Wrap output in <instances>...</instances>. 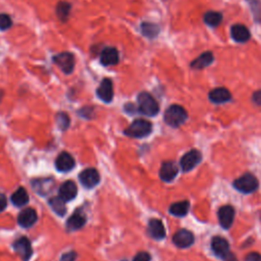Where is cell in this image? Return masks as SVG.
Segmentation results:
<instances>
[{
    "label": "cell",
    "instance_id": "1",
    "mask_svg": "<svg viewBox=\"0 0 261 261\" xmlns=\"http://www.w3.org/2000/svg\"><path fill=\"white\" fill-rule=\"evenodd\" d=\"M138 109L141 113H143L147 116H154L159 111L157 101L153 98L151 94L147 92H142L139 94Z\"/></svg>",
    "mask_w": 261,
    "mask_h": 261
},
{
    "label": "cell",
    "instance_id": "2",
    "mask_svg": "<svg viewBox=\"0 0 261 261\" xmlns=\"http://www.w3.org/2000/svg\"><path fill=\"white\" fill-rule=\"evenodd\" d=\"M188 118V113L186 109L180 105H172L165 110L164 121L169 126L177 128L183 125Z\"/></svg>",
    "mask_w": 261,
    "mask_h": 261
},
{
    "label": "cell",
    "instance_id": "3",
    "mask_svg": "<svg viewBox=\"0 0 261 261\" xmlns=\"http://www.w3.org/2000/svg\"><path fill=\"white\" fill-rule=\"evenodd\" d=\"M152 130V125L150 122L146 120H136L132 123L126 130L125 133L127 136L132 138H143L148 136Z\"/></svg>",
    "mask_w": 261,
    "mask_h": 261
},
{
    "label": "cell",
    "instance_id": "4",
    "mask_svg": "<svg viewBox=\"0 0 261 261\" xmlns=\"http://www.w3.org/2000/svg\"><path fill=\"white\" fill-rule=\"evenodd\" d=\"M258 186V180L251 174H246L234 182V187L245 194L255 192Z\"/></svg>",
    "mask_w": 261,
    "mask_h": 261
},
{
    "label": "cell",
    "instance_id": "5",
    "mask_svg": "<svg viewBox=\"0 0 261 261\" xmlns=\"http://www.w3.org/2000/svg\"><path fill=\"white\" fill-rule=\"evenodd\" d=\"M54 64L61 68L65 74H72L75 67V57L69 52H63L53 56Z\"/></svg>",
    "mask_w": 261,
    "mask_h": 261
},
{
    "label": "cell",
    "instance_id": "6",
    "mask_svg": "<svg viewBox=\"0 0 261 261\" xmlns=\"http://www.w3.org/2000/svg\"><path fill=\"white\" fill-rule=\"evenodd\" d=\"M14 248H15V251L19 254V256L22 260H25V261L30 260L33 254V250H32L31 242L28 238H26V237H22V238L18 239L14 243Z\"/></svg>",
    "mask_w": 261,
    "mask_h": 261
},
{
    "label": "cell",
    "instance_id": "7",
    "mask_svg": "<svg viewBox=\"0 0 261 261\" xmlns=\"http://www.w3.org/2000/svg\"><path fill=\"white\" fill-rule=\"evenodd\" d=\"M202 159V155L198 150H191L186 153L181 159V168L184 172L192 171Z\"/></svg>",
    "mask_w": 261,
    "mask_h": 261
},
{
    "label": "cell",
    "instance_id": "8",
    "mask_svg": "<svg viewBox=\"0 0 261 261\" xmlns=\"http://www.w3.org/2000/svg\"><path fill=\"white\" fill-rule=\"evenodd\" d=\"M80 181L86 188H93L100 182L99 173L95 169H87L80 174Z\"/></svg>",
    "mask_w": 261,
    "mask_h": 261
},
{
    "label": "cell",
    "instance_id": "9",
    "mask_svg": "<svg viewBox=\"0 0 261 261\" xmlns=\"http://www.w3.org/2000/svg\"><path fill=\"white\" fill-rule=\"evenodd\" d=\"M194 235L188 230H180L174 235L173 241L174 245L179 248H188L194 243Z\"/></svg>",
    "mask_w": 261,
    "mask_h": 261
},
{
    "label": "cell",
    "instance_id": "10",
    "mask_svg": "<svg viewBox=\"0 0 261 261\" xmlns=\"http://www.w3.org/2000/svg\"><path fill=\"white\" fill-rule=\"evenodd\" d=\"M211 249L217 256L224 258L230 253V244L222 237H215L211 240Z\"/></svg>",
    "mask_w": 261,
    "mask_h": 261
},
{
    "label": "cell",
    "instance_id": "11",
    "mask_svg": "<svg viewBox=\"0 0 261 261\" xmlns=\"http://www.w3.org/2000/svg\"><path fill=\"white\" fill-rule=\"evenodd\" d=\"M97 96L105 103H109L113 99V86L110 79H104L97 89Z\"/></svg>",
    "mask_w": 261,
    "mask_h": 261
},
{
    "label": "cell",
    "instance_id": "12",
    "mask_svg": "<svg viewBox=\"0 0 261 261\" xmlns=\"http://www.w3.org/2000/svg\"><path fill=\"white\" fill-rule=\"evenodd\" d=\"M75 159L70 154L66 152H63L62 154H59L55 160V167L59 172L66 173L72 171L75 168Z\"/></svg>",
    "mask_w": 261,
    "mask_h": 261
},
{
    "label": "cell",
    "instance_id": "13",
    "mask_svg": "<svg viewBox=\"0 0 261 261\" xmlns=\"http://www.w3.org/2000/svg\"><path fill=\"white\" fill-rule=\"evenodd\" d=\"M234 218H235V209L232 206L225 205L219 208L218 219L220 225L223 229H230L231 225L233 224Z\"/></svg>",
    "mask_w": 261,
    "mask_h": 261
},
{
    "label": "cell",
    "instance_id": "14",
    "mask_svg": "<svg viewBox=\"0 0 261 261\" xmlns=\"http://www.w3.org/2000/svg\"><path fill=\"white\" fill-rule=\"evenodd\" d=\"M37 212L33 208H26L19 215L18 222L22 228H30L37 221Z\"/></svg>",
    "mask_w": 261,
    "mask_h": 261
},
{
    "label": "cell",
    "instance_id": "15",
    "mask_svg": "<svg viewBox=\"0 0 261 261\" xmlns=\"http://www.w3.org/2000/svg\"><path fill=\"white\" fill-rule=\"evenodd\" d=\"M177 172H179V169H177L174 162L167 161V162L162 163L160 172H159V175L162 181L169 183V182H172L176 176Z\"/></svg>",
    "mask_w": 261,
    "mask_h": 261
},
{
    "label": "cell",
    "instance_id": "16",
    "mask_svg": "<svg viewBox=\"0 0 261 261\" xmlns=\"http://www.w3.org/2000/svg\"><path fill=\"white\" fill-rule=\"evenodd\" d=\"M77 194H78V189H77L76 184L73 181L65 182L61 186V188H59L58 196L62 197L65 202L66 201H72L73 199H75Z\"/></svg>",
    "mask_w": 261,
    "mask_h": 261
},
{
    "label": "cell",
    "instance_id": "17",
    "mask_svg": "<svg viewBox=\"0 0 261 261\" xmlns=\"http://www.w3.org/2000/svg\"><path fill=\"white\" fill-rule=\"evenodd\" d=\"M148 231L152 238L156 240H161L165 237L164 225L159 219L152 218L148 224Z\"/></svg>",
    "mask_w": 261,
    "mask_h": 261
},
{
    "label": "cell",
    "instance_id": "18",
    "mask_svg": "<svg viewBox=\"0 0 261 261\" xmlns=\"http://www.w3.org/2000/svg\"><path fill=\"white\" fill-rule=\"evenodd\" d=\"M120 58H118V52L113 47H108L105 48L100 55V62L103 65H115Z\"/></svg>",
    "mask_w": 261,
    "mask_h": 261
},
{
    "label": "cell",
    "instance_id": "19",
    "mask_svg": "<svg viewBox=\"0 0 261 261\" xmlns=\"http://www.w3.org/2000/svg\"><path fill=\"white\" fill-rule=\"evenodd\" d=\"M231 35L237 42H246L250 39V32L243 25H235L231 29Z\"/></svg>",
    "mask_w": 261,
    "mask_h": 261
},
{
    "label": "cell",
    "instance_id": "20",
    "mask_svg": "<svg viewBox=\"0 0 261 261\" xmlns=\"http://www.w3.org/2000/svg\"><path fill=\"white\" fill-rule=\"evenodd\" d=\"M231 93L225 88L213 89L209 93V99L215 103H224L231 99Z\"/></svg>",
    "mask_w": 261,
    "mask_h": 261
},
{
    "label": "cell",
    "instance_id": "21",
    "mask_svg": "<svg viewBox=\"0 0 261 261\" xmlns=\"http://www.w3.org/2000/svg\"><path fill=\"white\" fill-rule=\"evenodd\" d=\"M86 222V218L81 212H75L74 215L70 217L66 222V227L69 231H77L81 228L84 227Z\"/></svg>",
    "mask_w": 261,
    "mask_h": 261
},
{
    "label": "cell",
    "instance_id": "22",
    "mask_svg": "<svg viewBox=\"0 0 261 261\" xmlns=\"http://www.w3.org/2000/svg\"><path fill=\"white\" fill-rule=\"evenodd\" d=\"M11 202L14 203V205L18 207H22L23 205H26L29 202V195L26 191L25 188H19L17 191L11 196Z\"/></svg>",
    "mask_w": 261,
    "mask_h": 261
},
{
    "label": "cell",
    "instance_id": "23",
    "mask_svg": "<svg viewBox=\"0 0 261 261\" xmlns=\"http://www.w3.org/2000/svg\"><path fill=\"white\" fill-rule=\"evenodd\" d=\"M49 205L51 206L52 210L58 215L59 217H64L66 212L65 201L62 197H53L49 200Z\"/></svg>",
    "mask_w": 261,
    "mask_h": 261
},
{
    "label": "cell",
    "instance_id": "24",
    "mask_svg": "<svg viewBox=\"0 0 261 261\" xmlns=\"http://www.w3.org/2000/svg\"><path fill=\"white\" fill-rule=\"evenodd\" d=\"M54 186L52 179H43V180H37L35 181L33 184L34 189L36 190V191L39 194L45 195L47 193H49L50 190L52 189V187Z\"/></svg>",
    "mask_w": 261,
    "mask_h": 261
},
{
    "label": "cell",
    "instance_id": "25",
    "mask_svg": "<svg viewBox=\"0 0 261 261\" xmlns=\"http://www.w3.org/2000/svg\"><path fill=\"white\" fill-rule=\"evenodd\" d=\"M189 207H190V203L188 202V201H181V202L174 203L170 207V212L174 217L182 218L187 215L189 211Z\"/></svg>",
    "mask_w": 261,
    "mask_h": 261
},
{
    "label": "cell",
    "instance_id": "26",
    "mask_svg": "<svg viewBox=\"0 0 261 261\" xmlns=\"http://www.w3.org/2000/svg\"><path fill=\"white\" fill-rule=\"evenodd\" d=\"M213 62V54L211 52H204L192 63V67L200 69L211 65Z\"/></svg>",
    "mask_w": 261,
    "mask_h": 261
},
{
    "label": "cell",
    "instance_id": "27",
    "mask_svg": "<svg viewBox=\"0 0 261 261\" xmlns=\"http://www.w3.org/2000/svg\"><path fill=\"white\" fill-rule=\"evenodd\" d=\"M142 34L148 38H154L159 34V27L155 23L151 22H143L141 26Z\"/></svg>",
    "mask_w": 261,
    "mask_h": 261
},
{
    "label": "cell",
    "instance_id": "28",
    "mask_svg": "<svg viewBox=\"0 0 261 261\" xmlns=\"http://www.w3.org/2000/svg\"><path fill=\"white\" fill-rule=\"evenodd\" d=\"M222 21L221 14L218 11H208L204 15V22L210 27H217Z\"/></svg>",
    "mask_w": 261,
    "mask_h": 261
},
{
    "label": "cell",
    "instance_id": "29",
    "mask_svg": "<svg viewBox=\"0 0 261 261\" xmlns=\"http://www.w3.org/2000/svg\"><path fill=\"white\" fill-rule=\"evenodd\" d=\"M69 13H70L69 3L65 2V1L58 3V5L56 7V14H57V17L59 18V20L63 21V22L67 21Z\"/></svg>",
    "mask_w": 261,
    "mask_h": 261
},
{
    "label": "cell",
    "instance_id": "30",
    "mask_svg": "<svg viewBox=\"0 0 261 261\" xmlns=\"http://www.w3.org/2000/svg\"><path fill=\"white\" fill-rule=\"evenodd\" d=\"M56 124L59 127V129H62L63 130H66L70 124V120H69L68 115L65 112H59L56 115Z\"/></svg>",
    "mask_w": 261,
    "mask_h": 261
},
{
    "label": "cell",
    "instance_id": "31",
    "mask_svg": "<svg viewBox=\"0 0 261 261\" xmlns=\"http://www.w3.org/2000/svg\"><path fill=\"white\" fill-rule=\"evenodd\" d=\"M251 6L252 13L257 22H261V1L260 0H247Z\"/></svg>",
    "mask_w": 261,
    "mask_h": 261
},
{
    "label": "cell",
    "instance_id": "32",
    "mask_svg": "<svg viewBox=\"0 0 261 261\" xmlns=\"http://www.w3.org/2000/svg\"><path fill=\"white\" fill-rule=\"evenodd\" d=\"M11 25H13L11 19L7 15L0 14V31L8 30L11 27Z\"/></svg>",
    "mask_w": 261,
    "mask_h": 261
},
{
    "label": "cell",
    "instance_id": "33",
    "mask_svg": "<svg viewBox=\"0 0 261 261\" xmlns=\"http://www.w3.org/2000/svg\"><path fill=\"white\" fill-rule=\"evenodd\" d=\"M151 256L147 252H139L133 259V261H150Z\"/></svg>",
    "mask_w": 261,
    "mask_h": 261
},
{
    "label": "cell",
    "instance_id": "34",
    "mask_svg": "<svg viewBox=\"0 0 261 261\" xmlns=\"http://www.w3.org/2000/svg\"><path fill=\"white\" fill-rule=\"evenodd\" d=\"M76 258H77V253L74 251H70L64 254L61 258V261H75Z\"/></svg>",
    "mask_w": 261,
    "mask_h": 261
},
{
    "label": "cell",
    "instance_id": "35",
    "mask_svg": "<svg viewBox=\"0 0 261 261\" xmlns=\"http://www.w3.org/2000/svg\"><path fill=\"white\" fill-rule=\"evenodd\" d=\"M245 261H261V254L257 253V252H252V253H249L246 256Z\"/></svg>",
    "mask_w": 261,
    "mask_h": 261
},
{
    "label": "cell",
    "instance_id": "36",
    "mask_svg": "<svg viewBox=\"0 0 261 261\" xmlns=\"http://www.w3.org/2000/svg\"><path fill=\"white\" fill-rule=\"evenodd\" d=\"M7 205V200L3 193H0V212H2Z\"/></svg>",
    "mask_w": 261,
    "mask_h": 261
},
{
    "label": "cell",
    "instance_id": "37",
    "mask_svg": "<svg viewBox=\"0 0 261 261\" xmlns=\"http://www.w3.org/2000/svg\"><path fill=\"white\" fill-rule=\"evenodd\" d=\"M223 259H224V261H238V260H237V258L235 257V255L232 254V253H229Z\"/></svg>",
    "mask_w": 261,
    "mask_h": 261
},
{
    "label": "cell",
    "instance_id": "38",
    "mask_svg": "<svg viewBox=\"0 0 261 261\" xmlns=\"http://www.w3.org/2000/svg\"><path fill=\"white\" fill-rule=\"evenodd\" d=\"M2 96H3V92H2L1 90H0V101H1V99H2Z\"/></svg>",
    "mask_w": 261,
    "mask_h": 261
}]
</instances>
